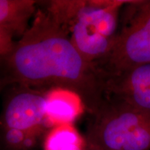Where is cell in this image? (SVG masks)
<instances>
[{"mask_svg": "<svg viewBox=\"0 0 150 150\" xmlns=\"http://www.w3.org/2000/svg\"><path fill=\"white\" fill-rule=\"evenodd\" d=\"M86 140L99 150H150V115L106 97L91 115Z\"/></svg>", "mask_w": 150, "mask_h": 150, "instance_id": "7a4b0ae2", "label": "cell"}, {"mask_svg": "<svg viewBox=\"0 0 150 150\" xmlns=\"http://www.w3.org/2000/svg\"><path fill=\"white\" fill-rule=\"evenodd\" d=\"M87 142L72 124L53 127L47 131L44 150H84Z\"/></svg>", "mask_w": 150, "mask_h": 150, "instance_id": "9c48e42d", "label": "cell"}, {"mask_svg": "<svg viewBox=\"0 0 150 150\" xmlns=\"http://www.w3.org/2000/svg\"><path fill=\"white\" fill-rule=\"evenodd\" d=\"M1 59V86L69 90L79 95L90 115L106 98L101 74L76 50L67 28L46 8L37 9L25 34Z\"/></svg>", "mask_w": 150, "mask_h": 150, "instance_id": "6da1fadb", "label": "cell"}, {"mask_svg": "<svg viewBox=\"0 0 150 150\" xmlns=\"http://www.w3.org/2000/svg\"><path fill=\"white\" fill-rule=\"evenodd\" d=\"M128 1H81L63 26L83 59L94 64L109 52L117 33L121 9Z\"/></svg>", "mask_w": 150, "mask_h": 150, "instance_id": "277c9868", "label": "cell"}, {"mask_svg": "<svg viewBox=\"0 0 150 150\" xmlns=\"http://www.w3.org/2000/svg\"><path fill=\"white\" fill-rule=\"evenodd\" d=\"M36 1L32 0H0L1 58L10 53L17 41L29 29V22L34 17Z\"/></svg>", "mask_w": 150, "mask_h": 150, "instance_id": "52a82bcc", "label": "cell"}, {"mask_svg": "<svg viewBox=\"0 0 150 150\" xmlns=\"http://www.w3.org/2000/svg\"><path fill=\"white\" fill-rule=\"evenodd\" d=\"M4 104L2 128L45 131L52 128L47 118V92L14 85Z\"/></svg>", "mask_w": 150, "mask_h": 150, "instance_id": "5b68a950", "label": "cell"}, {"mask_svg": "<svg viewBox=\"0 0 150 150\" xmlns=\"http://www.w3.org/2000/svg\"><path fill=\"white\" fill-rule=\"evenodd\" d=\"M84 150H99V149H95V148H94L93 147H91V146L87 145H86L85 149H84Z\"/></svg>", "mask_w": 150, "mask_h": 150, "instance_id": "8fae6325", "label": "cell"}, {"mask_svg": "<svg viewBox=\"0 0 150 150\" xmlns=\"http://www.w3.org/2000/svg\"><path fill=\"white\" fill-rule=\"evenodd\" d=\"M150 63V0L129 1L120 15L111 48L93 64L103 79Z\"/></svg>", "mask_w": 150, "mask_h": 150, "instance_id": "3957f363", "label": "cell"}, {"mask_svg": "<svg viewBox=\"0 0 150 150\" xmlns=\"http://www.w3.org/2000/svg\"><path fill=\"white\" fill-rule=\"evenodd\" d=\"M47 118L52 128L63 124H72L85 110L80 96L63 88L47 92Z\"/></svg>", "mask_w": 150, "mask_h": 150, "instance_id": "ba28073f", "label": "cell"}, {"mask_svg": "<svg viewBox=\"0 0 150 150\" xmlns=\"http://www.w3.org/2000/svg\"><path fill=\"white\" fill-rule=\"evenodd\" d=\"M3 129V142L8 150H32L36 147L44 131H25Z\"/></svg>", "mask_w": 150, "mask_h": 150, "instance_id": "30bf717a", "label": "cell"}, {"mask_svg": "<svg viewBox=\"0 0 150 150\" xmlns=\"http://www.w3.org/2000/svg\"><path fill=\"white\" fill-rule=\"evenodd\" d=\"M104 83L106 97L122 101L150 115V63L106 78Z\"/></svg>", "mask_w": 150, "mask_h": 150, "instance_id": "8992f818", "label": "cell"}]
</instances>
